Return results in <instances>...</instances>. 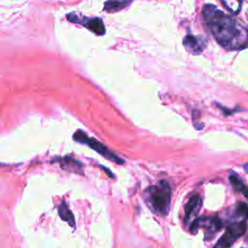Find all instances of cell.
Wrapping results in <instances>:
<instances>
[{
    "mask_svg": "<svg viewBox=\"0 0 248 248\" xmlns=\"http://www.w3.org/2000/svg\"><path fill=\"white\" fill-rule=\"evenodd\" d=\"M245 169H246V170H247V172H248V165L245 166Z\"/></svg>",
    "mask_w": 248,
    "mask_h": 248,
    "instance_id": "cell-17",
    "label": "cell"
},
{
    "mask_svg": "<svg viewBox=\"0 0 248 248\" xmlns=\"http://www.w3.org/2000/svg\"><path fill=\"white\" fill-rule=\"evenodd\" d=\"M202 16L210 33L224 48L236 50L248 46V28L213 5L202 8Z\"/></svg>",
    "mask_w": 248,
    "mask_h": 248,
    "instance_id": "cell-1",
    "label": "cell"
},
{
    "mask_svg": "<svg viewBox=\"0 0 248 248\" xmlns=\"http://www.w3.org/2000/svg\"><path fill=\"white\" fill-rule=\"evenodd\" d=\"M229 180H230V182L232 183V187L234 188L235 191L241 193L242 195L244 194V192H245L246 189H247V186L243 183V181L239 178L238 175L232 173V174H231V175L229 176Z\"/></svg>",
    "mask_w": 248,
    "mask_h": 248,
    "instance_id": "cell-12",
    "label": "cell"
},
{
    "mask_svg": "<svg viewBox=\"0 0 248 248\" xmlns=\"http://www.w3.org/2000/svg\"><path fill=\"white\" fill-rule=\"evenodd\" d=\"M235 239L236 238L233 235H232L230 232H225V233L219 238L214 248H231V246L233 244Z\"/></svg>",
    "mask_w": 248,
    "mask_h": 248,
    "instance_id": "cell-11",
    "label": "cell"
},
{
    "mask_svg": "<svg viewBox=\"0 0 248 248\" xmlns=\"http://www.w3.org/2000/svg\"><path fill=\"white\" fill-rule=\"evenodd\" d=\"M200 228H203L205 231V239L208 240L214 236V234L222 228V221L218 217H202L194 220L190 227L192 233H197Z\"/></svg>",
    "mask_w": 248,
    "mask_h": 248,
    "instance_id": "cell-4",
    "label": "cell"
},
{
    "mask_svg": "<svg viewBox=\"0 0 248 248\" xmlns=\"http://www.w3.org/2000/svg\"><path fill=\"white\" fill-rule=\"evenodd\" d=\"M146 203L152 211L160 216L168 214L171 201V187L166 180L150 186L145 191Z\"/></svg>",
    "mask_w": 248,
    "mask_h": 248,
    "instance_id": "cell-2",
    "label": "cell"
},
{
    "mask_svg": "<svg viewBox=\"0 0 248 248\" xmlns=\"http://www.w3.org/2000/svg\"><path fill=\"white\" fill-rule=\"evenodd\" d=\"M67 17L69 18L70 21L78 22V23L84 25L86 28H88L89 30H91L92 32H94L97 35H104L105 32H106L104 22L99 17H94V18L83 17V18H80L78 16H77L75 14L68 15Z\"/></svg>",
    "mask_w": 248,
    "mask_h": 248,
    "instance_id": "cell-5",
    "label": "cell"
},
{
    "mask_svg": "<svg viewBox=\"0 0 248 248\" xmlns=\"http://www.w3.org/2000/svg\"><path fill=\"white\" fill-rule=\"evenodd\" d=\"M247 231V224L245 221H239L236 223H233L230 225L227 229L226 232H230L232 235H233L236 239L240 236H242Z\"/></svg>",
    "mask_w": 248,
    "mask_h": 248,
    "instance_id": "cell-10",
    "label": "cell"
},
{
    "mask_svg": "<svg viewBox=\"0 0 248 248\" xmlns=\"http://www.w3.org/2000/svg\"><path fill=\"white\" fill-rule=\"evenodd\" d=\"M206 45V41L202 37H196L193 35H187L183 39L184 47L193 54L201 53Z\"/></svg>",
    "mask_w": 248,
    "mask_h": 248,
    "instance_id": "cell-6",
    "label": "cell"
},
{
    "mask_svg": "<svg viewBox=\"0 0 248 248\" xmlns=\"http://www.w3.org/2000/svg\"><path fill=\"white\" fill-rule=\"evenodd\" d=\"M133 0H108L105 3L104 10L108 13L118 12L131 4Z\"/></svg>",
    "mask_w": 248,
    "mask_h": 248,
    "instance_id": "cell-8",
    "label": "cell"
},
{
    "mask_svg": "<svg viewBox=\"0 0 248 248\" xmlns=\"http://www.w3.org/2000/svg\"><path fill=\"white\" fill-rule=\"evenodd\" d=\"M235 214L236 216H238L239 218L243 219L244 221L246 219H248V206L246 203L244 202H237L236 206H235Z\"/></svg>",
    "mask_w": 248,
    "mask_h": 248,
    "instance_id": "cell-15",
    "label": "cell"
},
{
    "mask_svg": "<svg viewBox=\"0 0 248 248\" xmlns=\"http://www.w3.org/2000/svg\"><path fill=\"white\" fill-rule=\"evenodd\" d=\"M243 196L244 197H246L247 199H248V187H247V189H246V191L244 192V194H243Z\"/></svg>",
    "mask_w": 248,
    "mask_h": 248,
    "instance_id": "cell-16",
    "label": "cell"
},
{
    "mask_svg": "<svg viewBox=\"0 0 248 248\" xmlns=\"http://www.w3.org/2000/svg\"><path fill=\"white\" fill-rule=\"evenodd\" d=\"M61 163H62L61 167H63L64 169L69 170L71 171H78L81 168V165L79 164V162H78V161H76V160H74L73 158H70V157L63 158Z\"/></svg>",
    "mask_w": 248,
    "mask_h": 248,
    "instance_id": "cell-13",
    "label": "cell"
},
{
    "mask_svg": "<svg viewBox=\"0 0 248 248\" xmlns=\"http://www.w3.org/2000/svg\"><path fill=\"white\" fill-rule=\"evenodd\" d=\"M58 214H59L60 218H61L63 221L69 223L72 227H75L76 222H75L74 215H73L72 211L69 209L67 203H66L64 201L61 202L60 204H59V206H58Z\"/></svg>",
    "mask_w": 248,
    "mask_h": 248,
    "instance_id": "cell-9",
    "label": "cell"
},
{
    "mask_svg": "<svg viewBox=\"0 0 248 248\" xmlns=\"http://www.w3.org/2000/svg\"><path fill=\"white\" fill-rule=\"evenodd\" d=\"M228 11L232 14H238L241 9L242 0H221Z\"/></svg>",
    "mask_w": 248,
    "mask_h": 248,
    "instance_id": "cell-14",
    "label": "cell"
},
{
    "mask_svg": "<svg viewBox=\"0 0 248 248\" xmlns=\"http://www.w3.org/2000/svg\"><path fill=\"white\" fill-rule=\"evenodd\" d=\"M74 140L81 142V143H85L87 145H89L92 149H94L95 151H97L98 153H100L101 155H103L104 157L109 159L110 161H113L117 164H123V160L120 159L117 155H115L114 153H112L109 149H108L102 142L96 140L95 139H91L88 138V136L86 134H84L82 131L78 130L74 134Z\"/></svg>",
    "mask_w": 248,
    "mask_h": 248,
    "instance_id": "cell-3",
    "label": "cell"
},
{
    "mask_svg": "<svg viewBox=\"0 0 248 248\" xmlns=\"http://www.w3.org/2000/svg\"><path fill=\"white\" fill-rule=\"evenodd\" d=\"M247 17H248V11H247Z\"/></svg>",
    "mask_w": 248,
    "mask_h": 248,
    "instance_id": "cell-18",
    "label": "cell"
},
{
    "mask_svg": "<svg viewBox=\"0 0 248 248\" xmlns=\"http://www.w3.org/2000/svg\"><path fill=\"white\" fill-rule=\"evenodd\" d=\"M201 204H202L201 196L198 193L193 194L185 205V216H184L185 223H188L189 220L198 213Z\"/></svg>",
    "mask_w": 248,
    "mask_h": 248,
    "instance_id": "cell-7",
    "label": "cell"
}]
</instances>
